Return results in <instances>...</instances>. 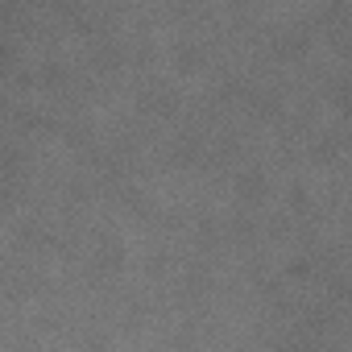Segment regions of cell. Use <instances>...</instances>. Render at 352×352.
Here are the masks:
<instances>
[]
</instances>
